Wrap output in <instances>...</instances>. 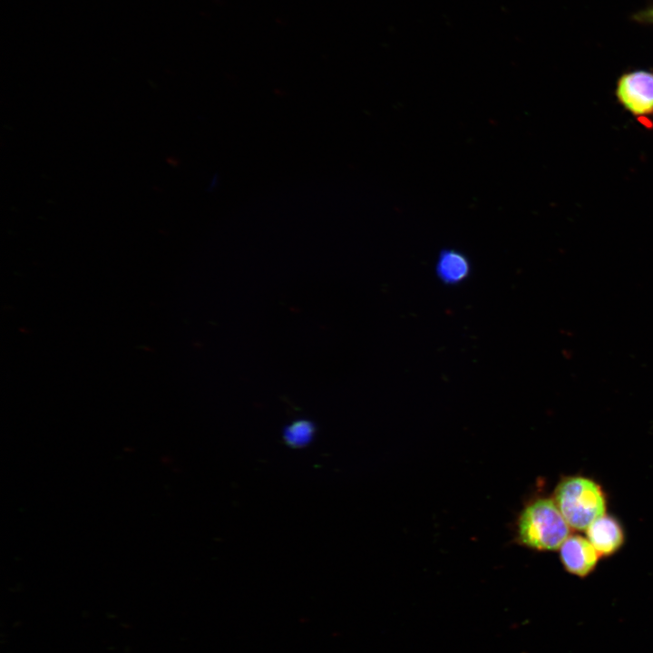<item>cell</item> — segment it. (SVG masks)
Returning <instances> with one entry per match:
<instances>
[{
  "instance_id": "cell-1",
  "label": "cell",
  "mask_w": 653,
  "mask_h": 653,
  "mask_svg": "<svg viewBox=\"0 0 653 653\" xmlns=\"http://www.w3.org/2000/svg\"><path fill=\"white\" fill-rule=\"evenodd\" d=\"M570 533V525L551 499L541 498L532 501L523 509L518 519L519 541L534 550L560 549Z\"/></svg>"
},
{
  "instance_id": "cell-2",
  "label": "cell",
  "mask_w": 653,
  "mask_h": 653,
  "mask_svg": "<svg viewBox=\"0 0 653 653\" xmlns=\"http://www.w3.org/2000/svg\"><path fill=\"white\" fill-rule=\"evenodd\" d=\"M554 502L570 529L584 531L605 514L606 497L601 487L583 476H570L560 482Z\"/></svg>"
},
{
  "instance_id": "cell-3",
  "label": "cell",
  "mask_w": 653,
  "mask_h": 653,
  "mask_svg": "<svg viewBox=\"0 0 653 653\" xmlns=\"http://www.w3.org/2000/svg\"><path fill=\"white\" fill-rule=\"evenodd\" d=\"M619 103L637 119L653 116V73L637 70L623 73L617 81Z\"/></svg>"
},
{
  "instance_id": "cell-4",
  "label": "cell",
  "mask_w": 653,
  "mask_h": 653,
  "mask_svg": "<svg viewBox=\"0 0 653 653\" xmlns=\"http://www.w3.org/2000/svg\"><path fill=\"white\" fill-rule=\"evenodd\" d=\"M560 557L569 573L586 577L594 570L600 555L588 539L570 535L560 547Z\"/></svg>"
},
{
  "instance_id": "cell-5",
  "label": "cell",
  "mask_w": 653,
  "mask_h": 653,
  "mask_svg": "<svg viewBox=\"0 0 653 653\" xmlns=\"http://www.w3.org/2000/svg\"><path fill=\"white\" fill-rule=\"evenodd\" d=\"M587 539L600 556H610L624 542V532L619 521L610 515H602L587 528Z\"/></svg>"
},
{
  "instance_id": "cell-6",
  "label": "cell",
  "mask_w": 653,
  "mask_h": 653,
  "mask_svg": "<svg viewBox=\"0 0 653 653\" xmlns=\"http://www.w3.org/2000/svg\"><path fill=\"white\" fill-rule=\"evenodd\" d=\"M471 268L468 257L454 249H442L435 263V274L446 285L463 283L470 276Z\"/></svg>"
},
{
  "instance_id": "cell-7",
  "label": "cell",
  "mask_w": 653,
  "mask_h": 653,
  "mask_svg": "<svg viewBox=\"0 0 653 653\" xmlns=\"http://www.w3.org/2000/svg\"><path fill=\"white\" fill-rule=\"evenodd\" d=\"M313 425L307 421H297L291 424L285 433V438L292 445H303L310 441L313 434Z\"/></svg>"
},
{
  "instance_id": "cell-8",
  "label": "cell",
  "mask_w": 653,
  "mask_h": 653,
  "mask_svg": "<svg viewBox=\"0 0 653 653\" xmlns=\"http://www.w3.org/2000/svg\"><path fill=\"white\" fill-rule=\"evenodd\" d=\"M648 16L653 22V8L648 13Z\"/></svg>"
}]
</instances>
